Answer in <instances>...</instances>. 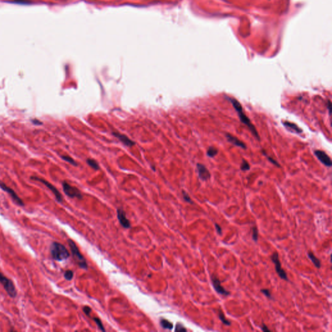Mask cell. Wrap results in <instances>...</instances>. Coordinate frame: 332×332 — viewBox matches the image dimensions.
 <instances>
[{
  "instance_id": "obj_1",
  "label": "cell",
  "mask_w": 332,
  "mask_h": 332,
  "mask_svg": "<svg viewBox=\"0 0 332 332\" xmlns=\"http://www.w3.org/2000/svg\"><path fill=\"white\" fill-rule=\"evenodd\" d=\"M227 99L229 100L230 102L232 103V106H234V108L235 109L236 112H237L241 122L242 123H243V124H245L247 127H248L250 131L253 134V136H254L258 140L260 141V135H259L254 125L252 124L249 118L247 117V116L245 114V112H243V107H242L241 103L237 99H235V98H233V97H227Z\"/></svg>"
},
{
  "instance_id": "obj_2",
  "label": "cell",
  "mask_w": 332,
  "mask_h": 332,
  "mask_svg": "<svg viewBox=\"0 0 332 332\" xmlns=\"http://www.w3.org/2000/svg\"><path fill=\"white\" fill-rule=\"evenodd\" d=\"M50 252L53 259L56 261H63L70 257V253L65 246L58 242H53L52 244Z\"/></svg>"
},
{
  "instance_id": "obj_3",
  "label": "cell",
  "mask_w": 332,
  "mask_h": 332,
  "mask_svg": "<svg viewBox=\"0 0 332 332\" xmlns=\"http://www.w3.org/2000/svg\"><path fill=\"white\" fill-rule=\"evenodd\" d=\"M67 242H68L69 246L71 249L73 257H74V260L77 263L78 266L83 269H87L88 265L85 258L81 254V252L79 250H78L76 244L75 243V242L71 239H68Z\"/></svg>"
},
{
  "instance_id": "obj_4",
  "label": "cell",
  "mask_w": 332,
  "mask_h": 332,
  "mask_svg": "<svg viewBox=\"0 0 332 332\" xmlns=\"http://www.w3.org/2000/svg\"><path fill=\"white\" fill-rule=\"evenodd\" d=\"M0 283L3 285L5 291L9 296L11 298H15L16 296V289L12 280L5 277L2 273H0Z\"/></svg>"
},
{
  "instance_id": "obj_5",
  "label": "cell",
  "mask_w": 332,
  "mask_h": 332,
  "mask_svg": "<svg viewBox=\"0 0 332 332\" xmlns=\"http://www.w3.org/2000/svg\"><path fill=\"white\" fill-rule=\"evenodd\" d=\"M271 260L273 261V263L274 264L275 266V271L279 276V277L285 281H288V275H287L286 272L282 267V265H281V262L279 259V255L278 252L275 251L273 253V254L271 256Z\"/></svg>"
},
{
  "instance_id": "obj_6",
  "label": "cell",
  "mask_w": 332,
  "mask_h": 332,
  "mask_svg": "<svg viewBox=\"0 0 332 332\" xmlns=\"http://www.w3.org/2000/svg\"><path fill=\"white\" fill-rule=\"evenodd\" d=\"M63 187L64 192L67 196L70 197L71 198H78L79 199H82V194L78 188L72 186L66 182H64L63 183Z\"/></svg>"
},
{
  "instance_id": "obj_7",
  "label": "cell",
  "mask_w": 332,
  "mask_h": 332,
  "mask_svg": "<svg viewBox=\"0 0 332 332\" xmlns=\"http://www.w3.org/2000/svg\"><path fill=\"white\" fill-rule=\"evenodd\" d=\"M31 178L32 180H35V181H39V182L43 183L47 188H48L51 191H52V193L55 196V198H56V199H57V200L58 202H61L62 201H63V196H62L61 193L59 192V191L57 188H56L53 185H52V184L49 183V182L46 181V180H44V179L41 178L37 177H31Z\"/></svg>"
},
{
  "instance_id": "obj_8",
  "label": "cell",
  "mask_w": 332,
  "mask_h": 332,
  "mask_svg": "<svg viewBox=\"0 0 332 332\" xmlns=\"http://www.w3.org/2000/svg\"><path fill=\"white\" fill-rule=\"evenodd\" d=\"M211 281L213 285V288L216 290V291L219 293V295L227 296L230 295V291L225 289L221 285V281L219 280V278L216 275H212L211 277Z\"/></svg>"
},
{
  "instance_id": "obj_9",
  "label": "cell",
  "mask_w": 332,
  "mask_h": 332,
  "mask_svg": "<svg viewBox=\"0 0 332 332\" xmlns=\"http://www.w3.org/2000/svg\"><path fill=\"white\" fill-rule=\"evenodd\" d=\"M0 188H1L3 191H6L7 193H8L10 195L11 198L13 199V200L16 202L17 204L19 205V206H24V203L23 200H22L19 197L18 195L16 194V193L12 188L8 187L6 184H5L2 181H0Z\"/></svg>"
},
{
  "instance_id": "obj_10",
  "label": "cell",
  "mask_w": 332,
  "mask_h": 332,
  "mask_svg": "<svg viewBox=\"0 0 332 332\" xmlns=\"http://www.w3.org/2000/svg\"><path fill=\"white\" fill-rule=\"evenodd\" d=\"M314 154L317 156L318 160L323 164L325 166L330 167L332 166V162L330 157L324 151L321 150H315Z\"/></svg>"
},
{
  "instance_id": "obj_11",
  "label": "cell",
  "mask_w": 332,
  "mask_h": 332,
  "mask_svg": "<svg viewBox=\"0 0 332 332\" xmlns=\"http://www.w3.org/2000/svg\"><path fill=\"white\" fill-rule=\"evenodd\" d=\"M197 170L198 175L200 180L203 181H206L210 178L211 174L207 167L201 164H197Z\"/></svg>"
},
{
  "instance_id": "obj_12",
  "label": "cell",
  "mask_w": 332,
  "mask_h": 332,
  "mask_svg": "<svg viewBox=\"0 0 332 332\" xmlns=\"http://www.w3.org/2000/svg\"><path fill=\"white\" fill-rule=\"evenodd\" d=\"M117 216L118 220H119L120 224L122 225L123 227L125 228H129L131 227V224L128 219L127 218L126 214L125 212L123 211L121 208H119L117 210Z\"/></svg>"
},
{
  "instance_id": "obj_13",
  "label": "cell",
  "mask_w": 332,
  "mask_h": 332,
  "mask_svg": "<svg viewBox=\"0 0 332 332\" xmlns=\"http://www.w3.org/2000/svg\"><path fill=\"white\" fill-rule=\"evenodd\" d=\"M112 134H113L115 137H116L118 139H119L123 144H124L125 145L127 146V147H132L133 145H135L134 142H133L132 140H131V139H129L127 136H125V135H124V134H120V133L117 132H114L112 133Z\"/></svg>"
},
{
  "instance_id": "obj_14",
  "label": "cell",
  "mask_w": 332,
  "mask_h": 332,
  "mask_svg": "<svg viewBox=\"0 0 332 332\" xmlns=\"http://www.w3.org/2000/svg\"><path fill=\"white\" fill-rule=\"evenodd\" d=\"M226 138H227V141L228 142H230V143H232V144H233V145H234L235 146H237V147H239L243 149H246V145L243 142H241L240 139H239L238 138L232 136V135L227 133V134H226Z\"/></svg>"
},
{
  "instance_id": "obj_15",
  "label": "cell",
  "mask_w": 332,
  "mask_h": 332,
  "mask_svg": "<svg viewBox=\"0 0 332 332\" xmlns=\"http://www.w3.org/2000/svg\"><path fill=\"white\" fill-rule=\"evenodd\" d=\"M283 125L288 131L292 132H295L296 134H300L302 132V129L300 128L293 123H291L289 121H284L283 122Z\"/></svg>"
},
{
  "instance_id": "obj_16",
  "label": "cell",
  "mask_w": 332,
  "mask_h": 332,
  "mask_svg": "<svg viewBox=\"0 0 332 332\" xmlns=\"http://www.w3.org/2000/svg\"><path fill=\"white\" fill-rule=\"evenodd\" d=\"M307 256H308L309 258L310 259V260L313 262V263L314 264L315 266L317 268L320 269V267H321V265H321V261H320V260L319 258H317L314 255V254L311 251L308 252Z\"/></svg>"
},
{
  "instance_id": "obj_17",
  "label": "cell",
  "mask_w": 332,
  "mask_h": 332,
  "mask_svg": "<svg viewBox=\"0 0 332 332\" xmlns=\"http://www.w3.org/2000/svg\"><path fill=\"white\" fill-rule=\"evenodd\" d=\"M218 317L219 318V319L221 320V321L226 326H230L231 325V322H230V320H227L226 319V317H225V315L224 313L221 311V310H219V313H218Z\"/></svg>"
},
{
  "instance_id": "obj_18",
  "label": "cell",
  "mask_w": 332,
  "mask_h": 332,
  "mask_svg": "<svg viewBox=\"0 0 332 332\" xmlns=\"http://www.w3.org/2000/svg\"><path fill=\"white\" fill-rule=\"evenodd\" d=\"M160 325L162 326V327L164 328V329L171 330L173 328V323L166 319H162L160 320Z\"/></svg>"
},
{
  "instance_id": "obj_19",
  "label": "cell",
  "mask_w": 332,
  "mask_h": 332,
  "mask_svg": "<svg viewBox=\"0 0 332 332\" xmlns=\"http://www.w3.org/2000/svg\"><path fill=\"white\" fill-rule=\"evenodd\" d=\"M218 154V149L214 147H210L207 150V156L210 158H214Z\"/></svg>"
},
{
  "instance_id": "obj_20",
  "label": "cell",
  "mask_w": 332,
  "mask_h": 332,
  "mask_svg": "<svg viewBox=\"0 0 332 332\" xmlns=\"http://www.w3.org/2000/svg\"><path fill=\"white\" fill-rule=\"evenodd\" d=\"M86 162L93 169V170H98L99 169V166L98 164V163L95 160L92 159V158H89L86 160Z\"/></svg>"
},
{
  "instance_id": "obj_21",
  "label": "cell",
  "mask_w": 332,
  "mask_h": 332,
  "mask_svg": "<svg viewBox=\"0 0 332 332\" xmlns=\"http://www.w3.org/2000/svg\"><path fill=\"white\" fill-rule=\"evenodd\" d=\"M250 166L248 162H247L246 160H245L244 158L242 160V163H241V167H240L241 170L242 171H249L250 170Z\"/></svg>"
},
{
  "instance_id": "obj_22",
  "label": "cell",
  "mask_w": 332,
  "mask_h": 332,
  "mask_svg": "<svg viewBox=\"0 0 332 332\" xmlns=\"http://www.w3.org/2000/svg\"><path fill=\"white\" fill-rule=\"evenodd\" d=\"M61 158H63L64 160H65L66 162L70 163V164L74 165V166H77V163L71 157L69 156H61Z\"/></svg>"
},
{
  "instance_id": "obj_23",
  "label": "cell",
  "mask_w": 332,
  "mask_h": 332,
  "mask_svg": "<svg viewBox=\"0 0 332 332\" xmlns=\"http://www.w3.org/2000/svg\"><path fill=\"white\" fill-rule=\"evenodd\" d=\"M258 238H259L258 230L257 227L255 226L252 228V239L254 241L257 242L258 241Z\"/></svg>"
},
{
  "instance_id": "obj_24",
  "label": "cell",
  "mask_w": 332,
  "mask_h": 332,
  "mask_svg": "<svg viewBox=\"0 0 332 332\" xmlns=\"http://www.w3.org/2000/svg\"><path fill=\"white\" fill-rule=\"evenodd\" d=\"M74 277V272L71 270H67L64 273V278L67 280H71Z\"/></svg>"
},
{
  "instance_id": "obj_25",
  "label": "cell",
  "mask_w": 332,
  "mask_h": 332,
  "mask_svg": "<svg viewBox=\"0 0 332 332\" xmlns=\"http://www.w3.org/2000/svg\"><path fill=\"white\" fill-rule=\"evenodd\" d=\"M93 320H94V321H95V322H96V324H97V325L98 327L99 328V329H100L101 330L103 331H105V329L104 326H103V324H102V322H101V320L99 319H98V318H94Z\"/></svg>"
},
{
  "instance_id": "obj_26",
  "label": "cell",
  "mask_w": 332,
  "mask_h": 332,
  "mask_svg": "<svg viewBox=\"0 0 332 332\" xmlns=\"http://www.w3.org/2000/svg\"><path fill=\"white\" fill-rule=\"evenodd\" d=\"M182 195H183V197H184V199L185 201H186L187 202H189V203L190 204H193V201L191 199L190 197L189 196V195L185 192V191H182Z\"/></svg>"
},
{
  "instance_id": "obj_27",
  "label": "cell",
  "mask_w": 332,
  "mask_h": 332,
  "mask_svg": "<svg viewBox=\"0 0 332 332\" xmlns=\"http://www.w3.org/2000/svg\"><path fill=\"white\" fill-rule=\"evenodd\" d=\"M175 330V331H187V330L185 329L184 326L181 323H178L176 325L175 330Z\"/></svg>"
},
{
  "instance_id": "obj_28",
  "label": "cell",
  "mask_w": 332,
  "mask_h": 332,
  "mask_svg": "<svg viewBox=\"0 0 332 332\" xmlns=\"http://www.w3.org/2000/svg\"><path fill=\"white\" fill-rule=\"evenodd\" d=\"M261 292H262L263 294L265 295L267 298H269V299H271V291H270L269 289H261Z\"/></svg>"
},
{
  "instance_id": "obj_29",
  "label": "cell",
  "mask_w": 332,
  "mask_h": 332,
  "mask_svg": "<svg viewBox=\"0 0 332 332\" xmlns=\"http://www.w3.org/2000/svg\"><path fill=\"white\" fill-rule=\"evenodd\" d=\"M83 311L86 315L90 317V314L91 313V308L88 306H84L83 308Z\"/></svg>"
},
{
  "instance_id": "obj_30",
  "label": "cell",
  "mask_w": 332,
  "mask_h": 332,
  "mask_svg": "<svg viewBox=\"0 0 332 332\" xmlns=\"http://www.w3.org/2000/svg\"><path fill=\"white\" fill-rule=\"evenodd\" d=\"M215 226H216V231L217 232L218 234L219 235H221L222 234V232H223V230L221 227L220 225H219V224L217 223H216L215 224Z\"/></svg>"
},
{
  "instance_id": "obj_31",
  "label": "cell",
  "mask_w": 332,
  "mask_h": 332,
  "mask_svg": "<svg viewBox=\"0 0 332 332\" xmlns=\"http://www.w3.org/2000/svg\"><path fill=\"white\" fill-rule=\"evenodd\" d=\"M264 155H265V153H264ZM265 156H266L267 157V158H268V160H269V161H271V162L273 163V164H274V165H276V166H277L278 167H280V165L278 164V162H277V161H276V160H273V158H271V157H269V156H267L266 155H265Z\"/></svg>"
},
{
  "instance_id": "obj_32",
  "label": "cell",
  "mask_w": 332,
  "mask_h": 332,
  "mask_svg": "<svg viewBox=\"0 0 332 332\" xmlns=\"http://www.w3.org/2000/svg\"><path fill=\"white\" fill-rule=\"evenodd\" d=\"M261 330H262L263 331H271V330H270L267 328V326L265 324H264V323L262 324V326H261Z\"/></svg>"
},
{
  "instance_id": "obj_33",
  "label": "cell",
  "mask_w": 332,
  "mask_h": 332,
  "mask_svg": "<svg viewBox=\"0 0 332 332\" xmlns=\"http://www.w3.org/2000/svg\"><path fill=\"white\" fill-rule=\"evenodd\" d=\"M32 122L34 123V124H35V125H42V123L40 121H39L37 120H32Z\"/></svg>"
},
{
  "instance_id": "obj_34",
  "label": "cell",
  "mask_w": 332,
  "mask_h": 332,
  "mask_svg": "<svg viewBox=\"0 0 332 332\" xmlns=\"http://www.w3.org/2000/svg\"><path fill=\"white\" fill-rule=\"evenodd\" d=\"M328 110H329V113H330V114H331V109H330V108H331V102H330V100L328 101Z\"/></svg>"
}]
</instances>
